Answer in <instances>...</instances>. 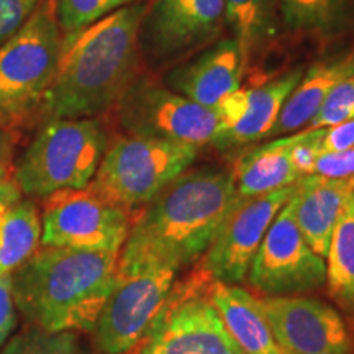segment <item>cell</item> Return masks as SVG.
Here are the masks:
<instances>
[{
    "instance_id": "27",
    "label": "cell",
    "mask_w": 354,
    "mask_h": 354,
    "mask_svg": "<svg viewBox=\"0 0 354 354\" xmlns=\"http://www.w3.org/2000/svg\"><path fill=\"white\" fill-rule=\"evenodd\" d=\"M354 117V77L338 82L325 97L307 128H328Z\"/></svg>"
},
{
    "instance_id": "13",
    "label": "cell",
    "mask_w": 354,
    "mask_h": 354,
    "mask_svg": "<svg viewBox=\"0 0 354 354\" xmlns=\"http://www.w3.org/2000/svg\"><path fill=\"white\" fill-rule=\"evenodd\" d=\"M279 343L294 354H354L353 325L312 295H256Z\"/></svg>"
},
{
    "instance_id": "28",
    "label": "cell",
    "mask_w": 354,
    "mask_h": 354,
    "mask_svg": "<svg viewBox=\"0 0 354 354\" xmlns=\"http://www.w3.org/2000/svg\"><path fill=\"white\" fill-rule=\"evenodd\" d=\"M39 2L41 0H0V46L26 24Z\"/></svg>"
},
{
    "instance_id": "11",
    "label": "cell",
    "mask_w": 354,
    "mask_h": 354,
    "mask_svg": "<svg viewBox=\"0 0 354 354\" xmlns=\"http://www.w3.org/2000/svg\"><path fill=\"white\" fill-rule=\"evenodd\" d=\"M177 271L151 268L117 277L92 328L97 354H128L138 344L174 286Z\"/></svg>"
},
{
    "instance_id": "3",
    "label": "cell",
    "mask_w": 354,
    "mask_h": 354,
    "mask_svg": "<svg viewBox=\"0 0 354 354\" xmlns=\"http://www.w3.org/2000/svg\"><path fill=\"white\" fill-rule=\"evenodd\" d=\"M118 253L39 246L12 272L25 325L48 333H91L117 282Z\"/></svg>"
},
{
    "instance_id": "22",
    "label": "cell",
    "mask_w": 354,
    "mask_h": 354,
    "mask_svg": "<svg viewBox=\"0 0 354 354\" xmlns=\"http://www.w3.org/2000/svg\"><path fill=\"white\" fill-rule=\"evenodd\" d=\"M41 246V215L33 198H21L0 216V277L12 276Z\"/></svg>"
},
{
    "instance_id": "14",
    "label": "cell",
    "mask_w": 354,
    "mask_h": 354,
    "mask_svg": "<svg viewBox=\"0 0 354 354\" xmlns=\"http://www.w3.org/2000/svg\"><path fill=\"white\" fill-rule=\"evenodd\" d=\"M225 0H153L140 28V50L158 63L205 46L225 25Z\"/></svg>"
},
{
    "instance_id": "23",
    "label": "cell",
    "mask_w": 354,
    "mask_h": 354,
    "mask_svg": "<svg viewBox=\"0 0 354 354\" xmlns=\"http://www.w3.org/2000/svg\"><path fill=\"white\" fill-rule=\"evenodd\" d=\"M279 15V0H225V20L233 28L245 63L276 35Z\"/></svg>"
},
{
    "instance_id": "33",
    "label": "cell",
    "mask_w": 354,
    "mask_h": 354,
    "mask_svg": "<svg viewBox=\"0 0 354 354\" xmlns=\"http://www.w3.org/2000/svg\"><path fill=\"white\" fill-rule=\"evenodd\" d=\"M24 198V194L15 184V180L10 177H2L0 179V216L10 210L15 203H19Z\"/></svg>"
},
{
    "instance_id": "6",
    "label": "cell",
    "mask_w": 354,
    "mask_h": 354,
    "mask_svg": "<svg viewBox=\"0 0 354 354\" xmlns=\"http://www.w3.org/2000/svg\"><path fill=\"white\" fill-rule=\"evenodd\" d=\"M63 55L53 0H41L26 24L0 46V123L15 130L41 104Z\"/></svg>"
},
{
    "instance_id": "34",
    "label": "cell",
    "mask_w": 354,
    "mask_h": 354,
    "mask_svg": "<svg viewBox=\"0 0 354 354\" xmlns=\"http://www.w3.org/2000/svg\"><path fill=\"white\" fill-rule=\"evenodd\" d=\"M76 354H92V353H86V351H82V349H79ZM94 354H97V353H94Z\"/></svg>"
},
{
    "instance_id": "19",
    "label": "cell",
    "mask_w": 354,
    "mask_h": 354,
    "mask_svg": "<svg viewBox=\"0 0 354 354\" xmlns=\"http://www.w3.org/2000/svg\"><path fill=\"white\" fill-rule=\"evenodd\" d=\"M349 77H354V53L310 68L287 97L268 138H279L307 128L331 88Z\"/></svg>"
},
{
    "instance_id": "36",
    "label": "cell",
    "mask_w": 354,
    "mask_h": 354,
    "mask_svg": "<svg viewBox=\"0 0 354 354\" xmlns=\"http://www.w3.org/2000/svg\"><path fill=\"white\" fill-rule=\"evenodd\" d=\"M353 187H354V183H353Z\"/></svg>"
},
{
    "instance_id": "25",
    "label": "cell",
    "mask_w": 354,
    "mask_h": 354,
    "mask_svg": "<svg viewBox=\"0 0 354 354\" xmlns=\"http://www.w3.org/2000/svg\"><path fill=\"white\" fill-rule=\"evenodd\" d=\"M135 2L136 0H53L57 25L63 35V46L73 41L87 26Z\"/></svg>"
},
{
    "instance_id": "35",
    "label": "cell",
    "mask_w": 354,
    "mask_h": 354,
    "mask_svg": "<svg viewBox=\"0 0 354 354\" xmlns=\"http://www.w3.org/2000/svg\"><path fill=\"white\" fill-rule=\"evenodd\" d=\"M0 128H6V127H3V125H2V123H0ZM7 130H10V128H7Z\"/></svg>"
},
{
    "instance_id": "10",
    "label": "cell",
    "mask_w": 354,
    "mask_h": 354,
    "mask_svg": "<svg viewBox=\"0 0 354 354\" xmlns=\"http://www.w3.org/2000/svg\"><path fill=\"white\" fill-rule=\"evenodd\" d=\"M325 259L305 241L289 198L256 251L248 286L259 295H310L325 287Z\"/></svg>"
},
{
    "instance_id": "26",
    "label": "cell",
    "mask_w": 354,
    "mask_h": 354,
    "mask_svg": "<svg viewBox=\"0 0 354 354\" xmlns=\"http://www.w3.org/2000/svg\"><path fill=\"white\" fill-rule=\"evenodd\" d=\"M79 349L77 333H48L25 325L7 339L0 354H76Z\"/></svg>"
},
{
    "instance_id": "2",
    "label": "cell",
    "mask_w": 354,
    "mask_h": 354,
    "mask_svg": "<svg viewBox=\"0 0 354 354\" xmlns=\"http://www.w3.org/2000/svg\"><path fill=\"white\" fill-rule=\"evenodd\" d=\"M146 8L148 2L123 7L64 44L56 76L41 100L48 120L99 117L117 105L138 76Z\"/></svg>"
},
{
    "instance_id": "7",
    "label": "cell",
    "mask_w": 354,
    "mask_h": 354,
    "mask_svg": "<svg viewBox=\"0 0 354 354\" xmlns=\"http://www.w3.org/2000/svg\"><path fill=\"white\" fill-rule=\"evenodd\" d=\"M201 269L174 282L143 339L128 354H245L209 297Z\"/></svg>"
},
{
    "instance_id": "12",
    "label": "cell",
    "mask_w": 354,
    "mask_h": 354,
    "mask_svg": "<svg viewBox=\"0 0 354 354\" xmlns=\"http://www.w3.org/2000/svg\"><path fill=\"white\" fill-rule=\"evenodd\" d=\"M299 183L254 197H240L227 221L202 256L198 269L214 281L240 286L246 281L256 251Z\"/></svg>"
},
{
    "instance_id": "24",
    "label": "cell",
    "mask_w": 354,
    "mask_h": 354,
    "mask_svg": "<svg viewBox=\"0 0 354 354\" xmlns=\"http://www.w3.org/2000/svg\"><path fill=\"white\" fill-rule=\"evenodd\" d=\"M284 24L320 37L342 33L351 24V0H279Z\"/></svg>"
},
{
    "instance_id": "9",
    "label": "cell",
    "mask_w": 354,
    "mask_h": 354,
    "mask_svg": "<svg viewBox=\"0 0 354 354\" xmlns=\"http://www.w3.org/2000/svg\"><path fill=\"white\" fill-rule=\"evenodd\" d=\"M41 246L120 254L133 215L91 189L59 190L41 202Z\"/></svg>"
},
{
    "instance_id": "21",
    "label": "cell",
    "mask_w": 354,
    "mask_h": 354,
    "mask_svg": "<svg viewBox=\"0 0 354 354\" xmlns=\"http://www.w3.org/2000/svg\"><path fill=\"white\" fill-rule=\"evenodd\" d=\"M325 264L326 294L354 326V192L336 220Z\"/></svg>"
},
{
    "instance_id": "20",
    "label": "cell",
    "mask_w": 354,
    "mask_h": 354,
    "mask_svg": "<svg viewBox=\"0 0 354 354\" xmlns=\"http://www.w3.org/2000/svg\"><path fill=\"white\" fill-rule=\"evenodd\" d=\"M297 138L299 131L279 136L238 158L232 169L238 197H254L299 183L302 176L290 159Z\"/></svg>"
},
{
    "instance_id": "32",
    "label": "cell",
    "mask_w": 354,
    "mask_h": 354,
    "mask_svg": "<svg viewBox=\"0 0 354 354\" xmlns=\"http://www.w3.org/2000/svg\"><path fill=\"white\" fill-rule=\"evenodd\" d=\"M15 143V130L0 128V179L12 176Z\"/></svg>"
},
{
    "instance_id": "5",
    "label": "cell",
    "mask_w": 354,
    "mask_h": 354,
    "mask_svg": "<svg viewBox=\"0 0 354 354\" xmlns=\"http://www.w3.org/2000/svg\"><path fill=\"white\" fill-rule=\"evenodd\" d=\"M198 148L177 141L122 135L109 141L88 189L131 215L196 162Z\"/></svg>"
},
{
    "instance_id": "4",
    "label": "cell",
    "mask_w": 354,
    "mask_h": 354,
    "mask_svg": "<svg viewBox=\"0 0 354 354\" xmlns=\"http://www.w3.org/2000/svg\"><path fill=\"white\" fill-rule=\"evenodd\" d=\"M109 145L99 118H51L13 162L12 179L28 198L88 187Z\"/></svg>"
},
{
    "instance_id": "15",
    "label": "cell",
    "mask_w": 354,
    "mask_h": 354,
    "mask_svg": "<svg viewBox=\"0 0 354 354\" xmlns=\"http://www.w3.org/2000/svg\"><path fill=\"white\" fill-rule=\"evenodd\" d=\"M304 76L302 68L253 88H238L215 107L220 120L218 146L245 145L268 138L282 105Z\"/></svg>"
},
{
    "instance_id": "18",
    "label": "cell",
    "mask_w": 354,
    "mask_h": 354,
    "mask_svg": "<svg viewBox=\"0 0 354 354\" xmlns=\"http://www.w3.org/2000/svg\"><path fill=\"white\" fill-rule=\"evenodd\" d=\"M209 297L221 320L245 354H294L279 343L261 312L256 295L240 286L209 281Z\"/></svg>"
},
{
    "instance_id": "30",
    "label": "cell",
    "mask_w": 354,
    "mask_h": 354,
    "mask_svg": "<svg viewBox=\"0 0 354 354\" xmlns=\"http://www.w3.org/2000/svg\"><path fill=\"white\" fill-rule=\"evenodd\" d=\"M17 317H19V313H17L15 304H13L10 276H3L0 277V349L10 338L17 325Z\"/></svg>"
},
{
    "instance_id": "17",
    "label": "cell",
    "mask_w": 354,
    "mask_h": 354,
    "mask_svg": "<svg viewBox=\"0 0 354 354\" xmlns=\"http://www.w3.org/2000/svg\"><path fill=\"white\" fill-rule=\"evenodd\" d=\"M354 192L348 180H335L310 174L299 180L290 197L292 214L310 248L325 259L336 220L344 202Z\"/></svg>"
},
{
    "instance_id": "29",
    "label": "cell",
    "mask_w": 354,
    "mask_h": 354,
    "mask_svg": "<svg viewBox=\"0 0 354 354\" xmlns=\"http://www.w3.org/2000/svg\"><path fill=\"white\" fill-rule=\"evenodd\" d=\"M312 174L335 180L354 183V146L344 151L320 153L315 159Z\"/></svg>"
},
{
    "instance_id": "8",
    "label": "cell",
    "mask_w": 354,
    "mask_h": 354,
    "mask_svg": "<svg viewBox=\"0 0 354 354\" xmlns=\"http://www.w3.org/2000/svg\"><path fill=\"white\" fill-rule=\"evenodd\" d=\"M113 109L125 135L197 148L218 143L220 120L215 109L196 104L148 76L133 79Z\"/></svg>"
},
{
    "instance_id": "16",
    "label": "cell",
    "mask_w": 354,
    "mask_h": 354,
    "mask_svg": "<svg viewBox=\"0 0 354 354\" xmlns=\"http://www.w3.org/2000/svg\"><path fill=\"white\" fill-rule=\"evenodd\" d=\"M245 61L236 39H223L167 74L166 86L203 107L215 109L240 88Z\"/></svg>"
},
{
    "instance_id": "1",
    "label": "cell",
    "mask_w": 354,
    "mask_h": 354,
    "mask_svg": "<svg viewBox=\"0 0 354 354\" xmlns=\"http://www.w3.org/2000/svg\"><path fill=\"white\" fill-rule=\"evenodd\" d=\"M238 198L232 171L189 167L133 215L117 277L151 268L180 272L198 263Z\"/></svg>"
},
{
    "instance_id": "31",
    "label": "cell",
    "mask_w": 354,
    "mask_h": 354,
    "mask_svg": "<svg viewBox=\"0 0 354 354\" xmlns=\"http://www.w3.org/2000/svg\"><path fill=\"white\" fill-rule=\"evenodd\" d=\"M354 146V117L348 118L338 125L325 128L322 140V153L344 151Z\"/></svg>"
}]
</instances>
